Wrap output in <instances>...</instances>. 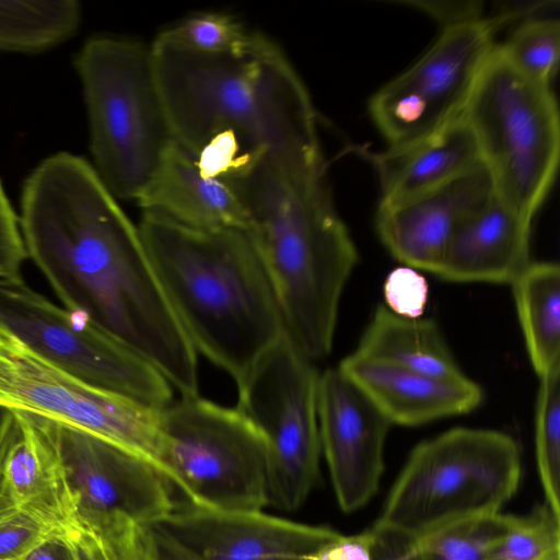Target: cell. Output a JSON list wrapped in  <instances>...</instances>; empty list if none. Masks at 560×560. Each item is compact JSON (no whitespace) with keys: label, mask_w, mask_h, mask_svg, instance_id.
Returning <instances> with one entry per match:
<instances>
[{"label":"cell","mask_w":560,"mask_h":560,"mask_svg":"<svg viewBox=\"0 0 560 560\" xmlns=\"http://www.w3.org/2000/svg\"><path fill=\"white\" fill-rule=\"evenodd\" d=\"M20 229L27 258L65 308L136 352L182 397L197 396V352L162 289L139 228L95 168L59 152L27 178Z\"/></svg>","instance_id":"obj_1"},{"label":"cell","mask_w":560,"mask_h":560,"mask_svg":"<svg viewBox=\"0 0 560 560\" xmlns=\"http://www.w3.org/2000/svg\"><path fill=\"white\" fill-rule=\"evenodd\" d=\"M228 183L247 211L285 335L313 362L326 358L358 252L334 207L324 164L259 159Z\"/></svg>","instance_id":"obj_2"},{"label":"cell","mask_w":560,"mask_h":560,"mask_svg":"<svg viewBox=\"0 0 560 560\" xmlns=\"http://www.w3.org/2000/svg\"><path fill=\"white\" fill-rule=\"evenodd\" d=\"M196 352L236 384L284 335L279 302L247 229H198L143 211L138 225Z\"/></svg>","instance_id":"obj_3"},{"label":"cell","mask_w":560,"mask_h":560,"mask_svg":"<svg viewBox=\"0 0 560 560\" xmlns=\"http://www.w3.org/2000/svg\"><path fill=\"white\" fill-rule=\"evenodd\" d=\"M95 171L115 198L137 200L174 138L155 80L150 46L100 36L79 51Z\"/></svg>","instance_id":"obj_4"},{"label":"cell","mask_w":560,"mask_h":560,"mask_svg":"<svg viewBox=\"0 0 560 560\" xmlns=\"http://www.w3.org/2000/svg\"><path fill=\"white\" fill-rule=\"evenodd\" d=\"M267 37L243 50L208 54L160 34L150 46L153 70L175 143L208 175L226 180L258 159L252 78Z\"/></svg>","instance_id":"obj_5"},{"label":"cell","mask_w":560,"mask_h":560,"mask_svg":"<svg viewBox=\"0 0 560 560\" xmlns=\"http://www.w3.org/2000/svg\"><path fill=\"white\" fill-rule=\"evenodd\" d=\"M521 470L520 447L509 434L451 429L412 450L376 524L419 539L500 513L518 487Z\"/></svg>","instance_id":"obj_6"},{"label":"cell","mask_w":560,"mask_h":560,"mask_svg":"<svg viewBox=\"0 0 560 560\" xmlns=\"http://www.w3.org/2000/svg\"><path fill=\"white\" fill-rule=\"evenodd\" d=\"M462 117L490 174L493 194L532 222L559 164V109L550 84L516 71L495 45Z\"/></svg>","instance_id":"obj_7"},{"label":"cell","mask_w":560,"mask_h":560,"mask_svg":"<svg viewBox=\"0 0 560 560\" xmlns=\"http://www.w3.org/2000/svg\"><path fill=\"white\" fill-rule=\"evenodd\" d=\"M163 463L185 501L221 511L269 505L268 443L237 409L182 397L162 409Z\"/></svg>","instance_id":"obj_8"},{"label":"cell","mask_w":560,"mask_h":560,"mask_svg":"<svg viewBox=\"0 0 560 560\" xmlns=\"http://www.w3.org/2000/svg\"><path fill=\"white\" fill-rule=\"evenodd\" d=\"M284 335L237 386L236 408L268 443L269 505L294 512L319 477L320 373Z\"/></svg>","instance_id":"obj_9"},{"label":"cell","mask_w":560,"mask_h":560,"mask_svg":"<svg viewBox=\"0 0 560 560\" xmlns=\"http://www.w3.org/2000/svg\"><path fill=\"white\" fill-rule=\"evenodd\" d=\"M0 334L96 388L158 409L173 402V387L150 363L21 277H0Z\"/></svg>","instance_id":"obj_10"},{"label":"cell","mask_w":560,"mask_h":560,"mask_svg":"<svg viewBox=\"0 0 560 560\" xmlns=\"http://www.w3.org/2000/svg\"><path fill=\"white\" fill-rule=\"evenodd\" d=\"M0 406L116 443L170 480L163 463L162 409L91 386L1 334Z\"/></svg>","instance_id":"obj_11"},{"label":"cell","mask_w":560,"mask_h":560,"mask_svg":"<svg viewBox=\"0 0 560 560\" xmlns=\"http://www.w3.org/2000/svg\"><path fill=\"white\" fill-rule=\"evenodd\" d=\"M501 21L482 18L444 27L412 67L372 96L370 113L388 145L424 138L462 115Z\"/></svg>","instance_id":"obj_12"},{"label":"cell","mask_w":560,"mask_h":560,"mask_svg":"<svg viewBox=\"0 0 560 560\" xmlns=\"http://www.w3.org/2000/svg\"><path fill=\"white\" fill-rule=\"evenodd\" d=\"M50 425L80 526L119 517L151 526L175 509L174 486L149 460L85 431Z\"/></svg>","instance_id":"obj_13"},{"label":"cell","mask_w":560,"mask_h":560,"mask_svg":"<svg viewBox=\"0 0 560 560\" xmlns=\"http://www.w3.org/2000/svg\"><path fill=\"white\" fill-rule=\"evenodd\" d=\"M317 413L337 502L354 512L378 489L390 422L338 366L319 375Z\"/></svg>","instance_id":"obj_14"},{"label":"cell","mask_w":560,"mask_h":560,"mask_svg":"<svg viewBox=\"0 0 560 560\" xmlns=\"http://www.w3.org/2000/svg\"><path fill=\"white\" fill-rule=\"evenodd\" d=\"M155 525L189 550L224 560L306 559L341 535L264 510L221 511L186 501Z\"/></svg>","instance_id":"obj_15"},{"label":"cell","mask_w":560,"mask_h":560,"mask_svg":"<svg viewBox=\"0 0 560 560\" xmlns=\"http://www.w3.org/2000/svg\"><path fill=\"white\" fill-rule=\"evenodd\" d=\"M492 195L490 174L480 162L424 191L380 201L376 231L398 261L436 275L457 226Z\"/></svg>","instance_id":"obj_16"},{"label":"cell","mask_w":560,"mask_h":560,"mask_svg":"<svg viewBox=\"0 0 560 560\" xmlns=\"http://www.w3.org/2000/svg\"><path fill=\"white\" fill-rule=\"evenodd\" d=\"M13 510L60 536L79 526L50 421L23 411H13L1 469L0 513Z\"/></svg>","instance_id":"obj_17"},{"label":"cell","mask_w":560,"mask_h":560,"mask_svg":"<svg viewBox=\"0 0 560 560\" xmlns=\"http://www.w3.org/2000/svg\"><path fill=\"white\" fill-rule=\"evenodd\" d=\"M252 116L258 160L299 166L323 164L307 90L283 52L268 38L253 71Z\"/></svg>","instance_id":"obj_18"},{"label":"cell","mask_w":560,"mask_h":560,"mask_svg":"<svg viewBox=\"0 0 560 560\" xmlns=\"http://www.w3.org/2000/svg\"><path fill=\"white\" fill-rule=\"evenodd\" d=\"M338 368L390 424L415 427L465 415L483 399L481 387L466 375L435 376L358 351Z\"/></svg>","instance_id":"obj_19"},{"label":"cell","mask_w":560,"mask_h":560,"mask_svg":"<svg viewBox=\"0 0 560 560\" xmlns=\"http://www.w3.org/2000/svg\"><path fill=\"white\" fill-rule=\"evenodd\" d=\"M530 224L493 194L457 226L436 276L451 282L512 284L530 262Z\"/></svg>","instance_id":"obj_20"},{"label":"cell","mask_w":560,"mask_h":560,"mask_svg":"<svg viewBox=\"0 0 560 560\" xmlns=\"http://www.w3.org/2000/svg\"><path fill=\"white\" fill-rule=\"evenodd\" d=\"M137 201L143 211L188 226L249 230L247 211L235 189L205 173L175 142Z\"/></svg>","instance_id":"obj_21"},{"label":"cell","mask_w":560,"mask_h":560,"mask_svg":"<svg viewBox=\"0 0 560 560\" xmlns=\"http://www.w3.org/2000/svg\"><path fill=\"white\" fill-rule=\"evenodd\" d=\"M363 155L377 173L380 201L424 191L481 162L474 135L462 115L424 138Z\"/></svg>","instance_id":"obj_22"},{"label":"cell","mask_w":560,"mask_h":560,"mask_svg":"<svg viewBox=\"0 0 560 560\" xmlns=\"http://www.w3.org/2000/svg\"><path fill=\"white\" fill-rule=\"evenodd\" d=\"M357 351L435 376L465 375L433 320L402 317L386 306L374 312Z\"/></svg>","instance_id":"obj_23"},{"label":"cell","mask_w":560,"mask_h":560,"mask_svg":"<svg viewBox=\"0 0 560 560\" xmlns=\"http://www.w3.org/2000/svg\"><path fill=\"white\" fill-rule=\"evenodd\" d=\"M526 350L540 377L560 370V268L530 261L512 283Z\"/></svg>","instance_id":"obj_24"},{"label":"cell","mask_w":560,"mask_h":560,"mask_svg":"<svg viewBox=\"0 0 560 560\" xmlns=\"http://www.w3.org/2000/svg\"><path fill=\"white\" fill-rule=\"evenodd\" d=\"M80 20L77 0H0V50L46 49L69 38Z\"/></svg>","instance_id":"obj_25"},{"label":"cell","mask_w":560,"mask_h":560,"mask_svg":"<svg viewBox=\"0 0 560 560\" xmlns=\"http://www.w3.org/2000/svg\"><path fill=\"white\" fill-rule=\"evenodd\" d=\"M513 517L497 513L436 529L417 539L420 560H485L487 551L508 530Z\"/></svg>","instance_id":"obj_26"},{"label":"cell","mask_w":560,"mask_h":560,"mask_svg":"<svg viewBox=\"0 0 560 560\" xmlns=\"http://www.w3.org/2000/svg\"><path fill=\"white\" fill-rule=\"evenodd\" d=\"M535 448L546 503L560 515V370L540 377L535 409Z\"/></svg>","instance_id":"obj_27"},{"label":"cell","mask_w":560,"mask_h":560,"mask_svg":"<svg viewBox=\"0 0 560 560\" xmlns=\"http://www.w3.org/2000/svg\"><path fill=\"white\" fill-rule=\"evenodd\" d=\"M498 48L516 71L534 81L550 84L559 63L560 23L551 18L528 20Z\"/></svg>","instance_id":"obj_28"},{"label":"cell","mask_w":560,"mask_h":560,"mask_svg":"<svg viewBox=\"0 0 560 560\" xmlns=\"http://www.w3.org/2000/svg\"><path fill=\"white\" fill-rule=\"evenodd\" d=\"M485 560H560V515L545 502L528 515L514 516Z\"/></svg>","instance_id":"obj_29"},{"label":"cell","mask_w":560,"mask_h":560,"mask_svg":"<svg viewBox=\"0 0 560 560\" xmlns=\"http://www.w3.org/2000/svg\"><path fill=\"white\" fill-rule=\"evenodd\" d=\"M183 47L208 54H231L245 49L256 33L246 31L233 18L215 12L190 15L161 33Z\"/></svg>","instance_id":"obj_30"},{"label":"cell","mask_w":560,"mask_h":560,"mask_svg":"<svg viewBox=\"0 0 560 560\" xmlns=\"http://www.w3.org/2000/svg\"><path fill=\"white\" fill-rule=\"evenodd\" d=\"M386 307L393 313L408 318H419L423 314L429 296L425 278L416 269L404 266L390 271L383 287Z\"/></svg>","instance_id":"obj_31"},{"label":"cell","mask_w":560,"mask_h":560,"mask_svg":"<svg viewBox=\"0 0 560 560\" xmlns=\"http://www.w3.org/2000/svg\"><path fill=\"white\" fill-rule=\"evenodd\" d=\"M52 533L33 517L19 512L0 513V560H22Z\"/></svg>","instance_id":"obj_32"},{"label":"cell","mask_w":560,"mask_h":560,"mask_svg":"<svg viewBox=\"0 0 560 560\" xmlns=\"http://www.w3.org/2000/svg\"><path fill=\"white\" fill-rule=\"evenodd\" d=\"M26 258L20 220L0 184V277L20 278Z\"/></svg>","instance_id":"obj_33"},{"label":"cell","mask_w":560,"mask_h":560,"mask_svg":"<svg viewBox=\"0 0 560 560\" xmlns=\"http://www.w3.org/2000/svg\"><path fill=\"white\" fill-rule=\"evenodd\" d=\"M369 530L372 560H420L416 538L376 523Z\"/></svg>","instance_id":"obj_34"},{"label":"cell","mask_w":560,"mask_h":560,"mask_svg":"<svg viewBox=\"0 0 560 560\" xmlns=\"http://www.w3.org/2000/svg\"><path fill=\"white\" fill-rule=\"evenodd\" d=\"M440 21L444 27L482 19L479 1H416L409 2Z\"/></svg>","instance_id":"obj_35"},{"label":"cell","mask_w":560,"mask_h":560,"mask_svg":"<svg viewBox=\"0 0 560 560\" xmlns=\"http://www.w3.org/2000/svg\"><path fill=\"white\" fill-rule=\"evenodd\" d=\"M311 560H372L371 533L365 530L355 535H340L316 553Z\"/></svg>","instance_id":"obj_36"},{"label":"cell","mask_w":560,"mask_h":560,"mask_svg":"<svg viewBox=\"0 0 560 560\" xmlns=\"http://www.w3.org/2000/svg\"><path fill=\"white\" fill-rule=\"evenodd\" d=\"M155 540L158 560H224L196 553L180 545L158 525H151ZM311 560V559H298Z\"/></svg>","instance_id":"obj_37"},{"label":"cell","mask_w":560,"mask_h":560,"mask_svg":"<svg viewBox=\"0 0 560 560\" xmlns=\"http://www.w3.org/2000/svg\"><path fill=\"white\" fill-rule=\"evenodd\" d=\"M22 560H73V557L65 538L52 534L33 548Z\"/></svg>","instance_id":"obj_38"},{"label":"cell","mask_w":560,"mask_h":560,"mask_svg":"<svg viewBox=\"0 0 560 560\" xmlns=\"http://www.w3.org/2000/svg\"><path fill=\"white\" fill-rule=\"evenodd\" d=\"M13 411L0 406V480L3 457L8 443V435L12 422Z\"/></svg>","instance_id":"obj_39"}]
</instances>
